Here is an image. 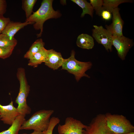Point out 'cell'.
I'll list each match as a JSON object with an SVG mask.
<instances>
[{
    "label": "cell",
    "mask_w": 134,
    "mask_h": 134,
    "mask_svg": "<svg viewBox=\"0 0 134 134\" xmlns=\"http://www.w3.org/2000/svg\"><path fill=\"white\" fill-rule=\"evenodd\" d=\"M52 0H43L39 8L34 12L26 21L33 23V27L36 30H40V33L37 34V37L42 35L43 25L47 20L50 19H57L60 17L61 14L59 11H55L52 7Z\"/></svg>",
    "instance_id": "6da1fadb"
},
{
    "label": "cell",
    "mask_w": 134,
    "mask_h": 134,
    "mask_svg": "<svg viewBox=\"0 0 134 134\" xmlns=\"http://www.w3.org/2000/svg\"><path fill=\"white\" fill-rule=\"evenodd\" d=\"M17 77L20 83L19 91L15 102L18 104L17 108L20 115L25 116L30 114L31 108L27 103V98L30 90L26 76L25 69L20 67L17 70Z\"/></svg>",
    "instance_id": "7a4b0ae2"
},
{
    "label": "cell",
    "mask_w": 134,
    "mask_h": 134,
    "mask_svg": "<svg viewBox=\"0 0 134 134\" xmlns=\"http://www.w3.org/2000/svg\"><path fill=\"white\" fill-rule=\"evenodd\" d=\"M53 110L43 109L34 113L21 127L20 130H33L43 132L45 131L49 126L50 117L54 113Z\"/></svg>",
    "instance_id": "3957f363"
},
{
    "label": "cell",
    "mask_w": 134,
    "mask_h": 134,
    "mask_svg": "<svg viewBox=\"0 0 134 134\" xmlns=\"http://www.w3.org/2000/svg\"><path fill=\"white\" fill-rule=\"evenodd\" d=\"M75 51L72 50L70 56L67 59H64L62 66V69L66 70L73 74L77 81L84 76L90 78L85 73V72L91 67L92 63L90 62H84L77 60L75 58Z\"/></svg>",
    "instance_id": "277c9868"
},
{
    "label": "cell",
    "mask_w": 134,
    "mask_h": 134,
    "mask_svg": "<svg viewBox=\"0 0 134 134\" xmlns=\"http://www.w3.org/2000/svg\"><path fill=\"white\" fill-rule=\"evenodd\" d=\"M105 120L107 127L115 134L134 132V126L123 116L108 115Z\"/></svg>",
    "instance_id": "5b68a950"
},
{
    "label": "cell",
    "mask_w": 134,
    "mask_h": 134,
    "mask_svg": "<svg viewBox=\"0 0 134 134\" xmlns=\"http://www.w3.org/2000/svg\"><path fill=\"white\" fill-rule=\"evenodd\" d=\"M86 126L80 121L72 117H68L64 124L59 125L58 132L59 134H83Z\"/></svg>",
    "instance_id": "8992f818"
},
{
    "label": "cell",
    "mask_w": 134,
    "mask_h": 134,
    "mask_svg": "<svg viewBox=\"0 0 134 134\" xmlns=\"http://www.w3.org/2000/svg\"><path fill=\"white\" fill-rule=\"evenodd\" d=\"M92 35L96 41L102 44L107 51L112 50V35L101 26H93Z\"/></svg>",
    "instance_id": "52a82bcc"
},
{
    "label": "cell",
    "mask_w": 134,
    "mask_h": 134,
    "mask_svg": "<svg viewBox=\"0 0 134 134\" xmlns=\"http://www.w3.org/2000/svg\"><path fill=\"white\" fill-rule=\"evenodd\" d=\"M112 36V45L117 50L119 57L123 60L129 50L133 45V40L123 35Z\"/></svg>",
    "instance_id": "ba28073f"
},
{
    "label": "cell",
    "mask_w": 134,
    "mask_h": 134,
    "mask_svg": "<svg viewBox=\"0 0 134 134\" xmlns=\"http://www.w3.org/2000/svg\"><path fill=\"white\" fill-rule=\"evenodd\" d=\"M13 103V101H11L6 105H3L0 103V119L4 124L11 125L20 115Z\"/></svg>",
    "instance_id": "9c48e42d"
},
{
    "label": "cell",
    "mask_w": 134,
    "mask_h": 134,
    "mask_svg": "<svg viewBox=\"0 0 134 134\" xmlns=\"http://www.w3.org/2000/svg\"><path fill=\"white\" fill-rule=\"evenodd\" d=\"M119 10L118 7L112 10V23L109 25H105L106 29L112 36L123 35L122 29L124 22L121 17Z\"/></svg>",
    "instance_id": "30bf717a"
},
{
    "label": "cell",
    "mask_w": 134,
    "mask_h": 134,
    "mask_svg": "<svg viewBox=\"0 0 134 134\" xmlns=\"http://www.w3.org/2000/svg\"><path fill=\"white\" fill-rule=\"evenodd\" d=\"M83 134H115L107 127L105 119H99L84 129Z\"/></svg>",
    "instance_id": "8fae6325"
},
{
    "label": "cell",
    "mask_w": 134,
    "mask_h": 134,
    "mask_svg": "<svg viewBox=\"0 0 134 134\" xmlns=\"http://www.w3.org/2000/svg\"><path fill=\"white\" fill-rule=\"evenodd\" d=\"M64 59L60 53L51 49L48 50L47 56L44 63L47 66L55 70L62 66Z\"/></svg>",
    "instance_id": "7c38bea8"
},
{
    "label": "cell",
    "mask_w": 134,
    "mask_h": 134,
    "mask_svg": "<svg viewBox=\"0 0 134 134\" xmlns=\"http://www.w3.org/2000/svg\"><path fill=\"white\" fill-rule=\"evenodd\" d=\"M33 24V23L32 22L26 21L21 23L10 21L2 33L12 38L14 37L15 34L20 30L28 25Z\"/></svg>",
    "instance_id": "4fadbf2b"
},
{
    "label": "cell",
    "mask_w": 134,
    "mask_h": 134,
    "mask_svg": "<svg viewBox=\"0 0 134 134\" xmlns=\"http://www.w3.org/2000/svg\"><path fill=\"white\" fill-rule=\"evenodd\" d=\"M76 43L78 47L88 49H92L94 45L93 38L89 34H84L78 36Z\"/></svg>",
    "instance_id": "5bb4252c"
},
{
    "label": "cell",
    "mask_w": 134,
    "mask_h": 134,
    "mask_svg": "<svg viewBox=\"0 0 134 134\" xmlns=\"http://www.w3.org/2000/svg\"><path fill=\"white\" fill-rule=\"evenodd\" d=\"M48 50L44 47L35 54L29 61L28 65L34 67L44 62L47 55Z\"/></svg>",
    "instance_id": "9a60e30c"
},
{
    "label": "cell",
    "mask_w": 134,
    "mask_h": 134,
    "mask_svg": "<svg viewBox=\"0 0 134 134\" xmlns=\"http://www.w3.org/2000/svg\"><path fill=\"white\" fill-rule=\"evenodd\" d=\"M25 116L20 115L7 130L0 132V134H19L21 126L26 120Z\"/></svg>",
    "instance_id": "2e32d148"
},
{
    "label": "cell",
    "mask_w": 134,
    "mask_h": 134,
    "mask_svg": "<svg viewBox=\"0 0 134 134\" xmlns=\"http://www.w3.org/2000/svg\"><path fill=\"white\" fill-rule=\"evenodd\" d=\"M44 43L41 38L36 40L32 44L29 50L25 54L24 57L30 59L34 55L44 48Z\"/></svg>",
    "instance_id": "e0dca14e"
},
{
    "label": "cell",
    "mask_w": 134,
    "mask_h": 134,
    "mask_svg": "<svg viewBox=\"0 0 134 134\" xmlns=\"http://www.w3.org/2000/svg\"><path fill=\"white\" fill-rule=\"evenodd\" d=\"M71 1L82 9L83 11L81 14V17H83L86 14H89L92 17H93L94 9L90 3L85 0H71Z\"/></svg>",
    "instance_id": "ac0fdd59"
},
{
    "label": "cell",
    "mask_w": 134,
    "mask_h": 134,
    "mask_svg": "<svg viewBox=\"0 0 134 134\" xmlns=\"http://www.w3.org/2000/svg\"><path fill=\"white\" fill-rule=\"evenodd\" d=\"M17 42V40L14 37H10L2 33L0 34V47L14 48Z\"/></svg>",
    "instance_id": "d6986e66"
},
{
    "label": "cell",
    "mask_w": 134,
    "mask_h": 134,
    "mask_svg": "<svg viewBox=\"0 0 134 134\" xmlns=\"http://www.w3.org/2000/svg\"><path fill=\"white\" fill-rule=\"evenodd\" d=\"M102 8L112 13V10L118 7L120 4L125 2H131L132 0H104Z\"/></svg>",
    "instance_id": "ffe728a7"
},
{
    "label": "cell",
    "mask_w": 134,
    "mask_h": 134,
    "mask_svg": "<svg viewBox=\"0 0 134 134\" xmlns=\"http://www.w3.org/2000/svg\"><path fill=\"white\" fill-rule=\"evenodd\" d=\"M36 0H22V8L25 12L26 19H28L32 14Z\"/></svg>",
    "instance_id": "44dd1931"
},
{
    "label": "cell",
    "mask_w": 134,
    "mask_h": 134,
    "mask_svg": "<svg viewBox=\"0 0 134 134\" xmlns=\"http://www.w3.org/2000/svg\"><path fill=\"white\" fill-rule=\"evenodd\" d=\"M90 3L96 14L100 16V13L102 8L103 3L102 0H90Z\"/></svg>",
    "instance_id": "7402d4cb"
},
{
    "label": "cell",
    "mask_w": 134,
    "mask_h": 134,
    "mask_svg": "<svg viewBox=\"0 0 134 134\" xmlns=\"http://www.w3.org/2000/svg\"><path fill=\"white\" fill-rule=\"evenodd\" d=\"M60 121L58 117H53L51 118L49 126L47 129L45 131L44 134H53L54 128L59 124Z\"/></svg>",
    "instance_id": "603a6c76"
},
{
    "label": "cell",
    "mask_w": 134,
    "mask_h": 134,
    "mask_svg": "<svg viewBox=\"0 0 134 134\" xmlns=\"http://www.w3.org/2000/svg\"><path fill=\"white\" fill-rule=\"evenodd\" d=\"M14 48L0 47V58L5 59L9 57L12 54Z\"/></svg>",
    "instance_id": "cb8c5ba5"
},
{
    "label": "cell",
    "mask_w": 134,
    "mask_h": 134,
    "mask_svg": "<svg viewBox=\"0 0 134 134\" xmlns=\"http://www.w3.org/2000/svg\"><path fill=\"white\" fill-rule=\"evenodd\" d=\"M10 21L9 18L5 17L3 15H0V34L2 33Z\"/></svg>",
    "instance_id": "d4e9b609"
},
{
    "label": "cell",
    "mask_w": 134,
    "mask_h": 134,
    "mask_svg": "<svg viewBox=\"0 0 134 134\" xmlns=\"http://www.w3.org/2000/svg\"><path fill=\"white\" fill-rule=\"evenodd\" d=\"M112 13L108 10L102 8L100 13V16L102 19L105 21L110 20L112 16Z\"/></svg>",
    "instance_id": "484cf974"
},
{
    "label": "cell",
    "mask_w": 134,
    "mask_h": 134,
    "mask_svg": "<svg viewBox=\"0 0 134 134\" xmlns=\"http://www.w3.org/2000/svg\"><path fill=\"white\" fill-rule=\"evenodd\" d=\"M7 3L5 0H0V15L4 14L6 11Z\"/></svg>",
    "instance_id": "4316f807"
},
{
    "label": "cell",
    "mask_w": 134,
    "mask_h": 134,
    "mask_svg": "<svg viewBox=\"0 0 134 134\" xmlns=\"http://www.w3.org/2000/svg\"><path fill=\"white\" fill-rule=\"evenodd\" d=\"M45 132H38L34 131V132L30 134H45ZM21 134H27L26 133H23Z\"/></svg>",
    "instance_id": "83f0119b"
},
{
    "label": "cell",
    "mask_w": 134,
    "mask_h": 134,
    "mask_svg": "<svg viewBox=\"0 0 134 134\" xmlns=\"http://www.w3.org/2000/svg\"><path fill=\"white\" fill-rule=\"evenodd\" d=\"M134 134V132H130L129 133L124 134Z\"/></svg>",
    "instance_id": "f1b7e54d"
},
{
    "label": "cell",
    "mask_w": 134,
    "mask_h": 134,
    "mask_svg": "<svg viewBox=\"0 0 134 134\" xmlns=\"http://www.w3.org/2000/svg\"></svg>",
    "instance_id": "f546056e"
}]
</instances>
